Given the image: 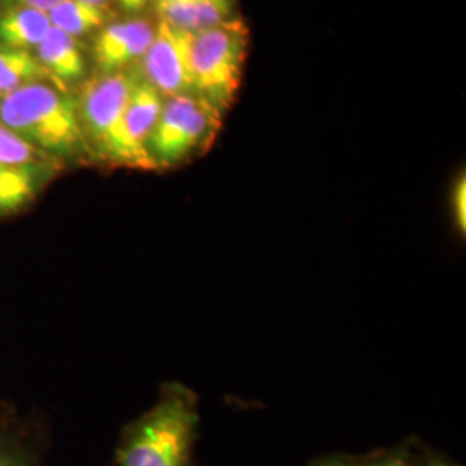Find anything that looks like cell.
Masks as SVG:
<instances>
[{
	"mask_svg": "<svg viewBox=\"0 0 466 466\" xmlns=\"http://www.w3.org/2000/svg\"><path fill=\"white\" fill-rule=\"evenodd\" d=\"M427 466H452L451 463H448V461H444V460H431L429 463H427Z\"/></svg>",
	"mask_w": 466,
	"mask_h": 466,
	"instance_id": "cell-23",
	"label": "cell"
},
{
	"mask_svg": "<svg viewBox=\"0 0 466 466\" xmlns=\"http://www.w3.org/2000/svg\"><path fill=\"white\" fill-rule=\"evenodd\" d=\"M199 400L185 385L171 383L157 402L127 427L119 441V466H196Z\"/></svg>",
	"mask_w": 466,
	"mask_h": 466,
	"instance_id": "cell-1",
	"label": "cell"
},
{
	"mask_svg": "<svg viewBox=\"0 0 466 466\" xmlns=\"http://www.w3.org/2000/svg\"><path fill=\"white\" fill-rule=\"evenodd\" d=\"M157 23L146 17L117 21L100 30L94 44V59L100 75L127 71L142 61L149 49Z\"/></svg>",
	"mask_w": 466,
	"mask_h": 466,
	"instance_id": "cell-7",
	"label": "cell"
},
{
	"mask_svg": "<svg viewBox=\"0 0 466 466\" xmlns=\"http://www.w3.org/2000/svg\"><path fill=\"white\" fill-rule=\"evenodd\" d=\"M235 5L237 0H156L157 19L192 35L232 19Z\"/></svg>",
	"mask_w": 466,
	"mask_h": 466,
	"instance_id": "cell-8",
	"label": "cell"
},
{
	"mask_svg": "<svg viewBox=\"0 0 466 466\" xmlns=\"http://www.w3.org/2000/svg\"><path fill=\"white\" fill-rule=\"evenodd\" d=\"M40 150L32 147L0 121V167H34Z\"/></svg>",
	"mask_w": 466,
	"mask_h": 466,
	"instance_id": "cell-15",
	"label": "cell"
},
{
	"mask_svg": "<svg viewBox=\"0 0 466 466\" xmlns=\"http://www.w3.org/2000/svg\"><path fill=\"white\" fill-rule=\"evenodd\" d=\"M47 15L54 28H59L75 38L100 30L106 21V9L82 0H63Z\"/></svg>",
	"mask_w": 466,
	"mask_h": 466,
	"instance_id": "cell-13",
	"label": "cell"
},
{
	"mask_svg": "<svg viewBox=\"0 0 466 466\" xmlns=\"http://www.w3.org/2000/svg\"><path fill=\"white\" fill-rule=\"evenodd\" d=\"M367 466H411L410 465V460L404 456V454H396V452H392V454H387V456H382V458H377L375 461H371L370 465Z\"/></svg>",
	"mask_w": 466,
	"mask_h": 466,
	"instance_id": "cell-19",
	"label": "cell"
},
{
	"mask_svg": "<svg viewBox=\"0 0 466 466\" xmlns=\"http://www.w3.org/2000/svg\"><path fill=\"white\" fill-rule=\"evenodd\" d=\"M36 59L46 67L56 84L80 80L85 73V59L75 36L50 28L49 34L36 47Z\"/></svg>",
	"mask_w": 466,
	"mask_h": 466,
	"instance_id": "cell-10",
	"label": "cell"
},
{
	"mask_svg": "<svg viewBox=\"0 0 466 466\" xmlns=\"http://www.w3.org/2000/svg\"><path fill=\"white\" fill-rule=\"evenodd\" d=\"M190 49L192 34L157 19L154 40L142 59V76L165 99L194 94Z\"/></svg>",
	"mask_w": 466,
	"mask_h": 466,
	"instance_id": "cell-6",
	"label": "cell"
},
{
	"mask_svg": "<svg viewBox=\"0 0 466 466\" xmlns=\"http://www.w3.org/2000/svg\"><path fill=\"white\" fill-rule=\"evenodd\" d=\"M163 102L165 97L142 75H138L127 106V132L135 150L149 163L150 167H154L147 154V140L161 115Z\"/></svg>",
	"mask_w": 466,
	"mask_h": 466,
	"instance_id": "cell-9",
	"label": "cell"
},
{
	"mask_svg": "<svg viewBox=\"0 0 466 466\" xmlns=\"http://www.w3.org/2000/svg\"><path fill=\"white\" fill-rule=\"evenodd\" d=\"M0 121L36 150L76 156L86 150L78 100L65 86L35 82L0 99Z\"/></svg>",
	"mask_w": 466,
	"mask_h": 466,
	"instance_id": "cell-2",
	"label": "cell"
},
{
	"mask_svg": "<svg viewBox=\"0 0 466 466\" xmlns=\"http://www.w3.org/2000/svg\"><path fill=\"white\" fill-rule=\"evenodd\" d=\"M82 2H86V4H92V5H96V7H100V9H106V4H107V0H82Z\"/></svg>",
	"mask_w": 466,
	"mask_h": 466,
	"instance_id": "cell-22",
	"label": "cell"
},
{
	"mask_svg": "<svg viewBox=\"0 0 466 466\" xmlns=\"http://www.w3.org/2000/svg\"><path fill=\"white\" fill-rule=\"evenodd\" d=\"M34 167H0V213L15 211L34 198Z\"/></svg>",
	"mask_w": 466,
	"mask_h": 466,
	"instance_id": "cell-14",
	"label": "cell"
},
{
	"mask_svg": "<svg viewBox=\"0 0 466 466\" xmlns=\"http://www.w3.org/2000/svg\"><path fill=\"white\" fill-rule=\"evenodd\" d=\"M46 80L52 78L36 56L28 50L0 46V99L21 86Z\"/></svg>",
	"mask_w": 466,
	"mask_h": 466,
	"instance_id": "cell-12",
	"label": "cell"
},
{
	"mask_svg": "<svg viewBox=\"0 0 466 466\" xmlns=\"http://www.w3.org/2000/svg\"><path fill=\"white\" fill-rule=\"evenodd\" d=\"M249 50V28L240 16L192 35L194 96L225 113L237 97Z\"/></svg>",
	"mask_w": 466,
	"mask_h": 466,
	"instance_id": "cell-4",
	"label": "cell"
},
{
	"mask_svg": "<svg viewBox=\"0 0 466 466\" xmlns=\"http://www.w3.org/2000/svg\"><path fill=\"white\" fill-rule=\"evenodd\" d=\"M119 5L127 11V13H140L146 9V5L149 4V0H117Z\"/></svg>",
	"mask_w": 466,
	"mask_h": 466,
	"instance_id": "cell-20",
	"label": "cell"
},
{
	"mask_svg": "<svg viewBox=\"0 0 466 466\" xmlns=\"http://www.w3.org/2000/svg\"><path fill=\"white\" fill-rule=\"evenodd\" d=\"M50 28L47 13L30 7H11L0 16V46L11 49H36Z\"/></svg>",
	"mask_w": 466,
	"mask_h": 466,
	"instance_id": "cell-11",
	"label": "cell"
},
{
	"mask_svg": "<svg viewBox=\"0 0 466 466\" xmlns=\"http://www.w3.org/2000/svg\"><path fill=\"white\" fill-rule=\"evenodd\" d=\"M451 206H452V218L456 230L465 235L466 233V180L465 175L458 177L456 184L452 187L451 196Z\"/></svg>",
	"mask_w": 466,
	"mask_h": 466,
	"instance_id": "cell-17",
	"label": "cell"
},
{
	"mask_svg": "<svg viewBox=\"0 0 466 466\" xmlns=\"http://www.w3.org/2000/svg\"><path fill=\"white\" fill-rule=\"evenodd\" d=\"M59 2L63 0H0V4L11 7H30V9H36L42 13H49L50 9H54Z\"/></svg>",
	"mask_w": 466,
	"mask_h": 466,
	"instance_id": "cell-18",
	"label": "cell"
},
{
	"mask_svg": "<svg viewBox=\"0 0 466 466\" xmlns=\"http://www.w3.org/2000/svg\"><path fill=\"white\" fill-rule=\"evenodd\" d=\"M223 113L194 94L167 97L147 140L152 167H173L208 149L221 128Z\"/></svg>",
	"mask_w": 466,
	"mask_h": 466,
	"instance_id": "cell-5",
	"label": "cell"
},
{
	"mask_svg": "<svg viewBox=\"0 0 466 466\" xmlns=\"http://www.w3.org/2000/svg\"><path fill=\"white\" fill-rule=\"evenodd\" d=\"M313 466H358L352 460L348 458H327V460H321L318 461L317 465Z\"/></svg>",
	"mask_w": 466,
	"mask_h": 466,
	"instance_id": "cell-21",
	"label": "cell"
},
{
	"mask_svg": "<svg viewBox=\"0 0 466 466\" xmlns=\"http://www.w3.org/2000/svg\"><path fill=\"white\" fill-rule=\"evenodd\" d=\"M0 466H36L34 454L15 437L0 435Z\"/></svg>",
	"mask_w": 466,
	"mask_h": 466,
	"instance_id": "cell-16",
	"label": "cell"
},
{
	"mask_svg": "<svg viewBox=\"0 0 466 466\" xmlns=\"http://www.w3.org/2000/svg\"><path fill=\"white\" fill-rule=\"evenodd\" d=\"M137 76L127 69L90 80L76 99L78 113L88 152L113 165L152 169L135 150L127 132V106Z\"/></svg>",
	"mask_w": 466,
	"mask_h": 466,
	"instance_id": "cell-3",
	"label": "cell"
}]
</instances>
